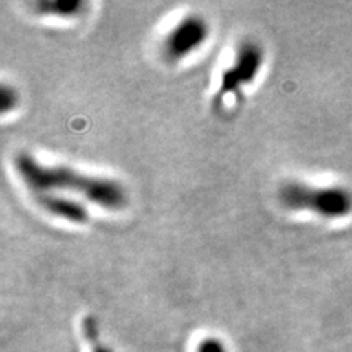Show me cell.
<instances>
[{
    "mask_svg": "<svg viewBox=\"0 0 352 352\" xmlns=\"http://www.w3.org/2000/svg\"><path fill=\"white\" fill-rule=\"evenodd\" d=\"M279 201L289 210H310L326 219L352 213V192L344 186H314L289 181L280 186Z\"/></svg>",
    "mask_w": 352,
    "mask_h": 352,
    "instance_id": "cell-2",
    "label": "cell"
},
{
    "mask_svg": "<svg viewBox=\"0 0 352 352\" xmlns=\"http://www.w3.org/2000/svg\"><path fill=\"white\" fill-rule=\"evenodd\" d=\"M14 164L21 179L36 192L72 191L107 210H119L128 201L124 185L115 179L84 173L68 166H49L24 151L16 154Z\"/></svg>",
    "mask_w": 352,
    "mask_h": 352,
    "instance_id": "cell-1",
    "label": "cell"
},
{
    "mask_svg": "<svg viewBox=\"0 0 352 352\" xmlns=\"http://www.w3.org/2000/svg\"><path fill=\"white\" fill-rule=\"evenodd\" d=\"M18 103V93L14 87L8 84L2 85V93H0V107H2V113L12 110Z\"/></svg>",
    "mask_w": 352,
    "mask_h": 352,
    "instance_id": "cell-8",
    "label": "cell"
},
{
    "mask_svg": "<svg viewBox=\"0 0 352 352\" xmlns=\"http://www.w3.org/2000/svg\"><path fill=\"white\" fill-rule=\"evenodd\" d=\"M264 60V52L260 44L252 40H244L238 44L232 65L220 75L217 98L236 94L241 87L248 85L256 80Z\"/></svg>",
    "mask_w": 352,
    "mask_h": 352,
    "instance_id": "cell-3",
    "label": "cell"
},
{
    "mask_svg": "<svg viewBox=\"0 0 352 352\" xmlns=\"http://www.w3.org/2000/svg\"><path fill=\"white\" fill-rule=\"evenodd\" d=\"M85 6L81 0H43L34 3V9L41 15H53L62 18H72L80 15Z\"/></svg>",
    "mask_w": 352,
    "mask_h": 352,
    "instance_id": "cell-6",
    "label": "cell"
},
{
    "mask_svg": "<svg viewBox=\"0 0 352 352\" xmlns=\"http://www.w3.org/2000/svg\"><path fill=\"white\" fill-rule=\"evenodd\" d=\"M82 333L87 339L88 345L91 348V352H110L102 342H100V335H98V327L96 318L88 316L84 318L82 322Z\"/></svg>",
    "mask_w": 352,
    "mask_h": 352,
    "instance_id": "cell-7",
    "label": "cell"
},
{
    "mask_svg": "<svg viewBox=\"0 0 352 352\" xmlns=\"http://www.w3.org/2000/svg\"><path fill=\"white\" fill-rule=\"evenodd\" d=\"M198 352H226L225 346L219 339H206L198 346Z\"/></svg>",
    "mask_w": 352,
    "mask_h": 352,
    "instance_id": "cell-9",
    "label": "cell"
},
{
    "mask_svg": "<svg viewBox=\"0 0 352 352\" xmlns=\"http://www.w3.org/2000/svg\"><path fill=\"white\" fill-rule=\"evenodd\" d=\"M210 27L198 14L185 15L169 30L162 41L163 56L169 62H178L200 49L206 43Z\"/></svg>",
    "mask_w": 352,
    "mask_h": 352,
    "instance_id": "cell-4",
    "label": "cell"
},
{
    "mask_svg": "<svg viewBox=\"0 0 352 352\" xmlns=\"http://www.w3.org/2000/svg\"><path fill=\"white\" fill-rule=\"evenodd\" d=\"M36 194V203L44 212L54 217L66 220V222L75 225H84L87 220L90 219V213H88L87 207L80 201H75L72 198L52 192Z\"/></svg>",
    "mask_w": 352,
    "mask_h": 352,
    "instance_id": "cell-5",
    "label": "cell"
}]
</instances>
